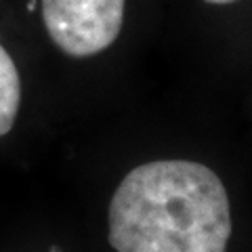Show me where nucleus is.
<instances>
[{"instance_id": "1", "label": "nucleus", "mask_w": 252, "mask_h": 252, "mask_svg": "<svg viewBox=\"0 0 252 252\" xmlns=\"http://www.w3.org/2000/svg\"><path fill=\"white\" fill-rule=\"evenodd\" d=\"M229 195L215 170L189 160L132 168L109 204L116 252H227Z\"/></svg>"}, {"instance_id": "4", "label": "nucleus", "mask_w": 252, "mask_h": 252, "mask_svg": "<svg viewBox=\"0 0 252 252\" xmlns=\"http://www.w3.org/2000/svg\"><path fill=\"white\" fill-rule=\"evenodd\" d=\"M204 2H208V4H231V2H235V0H204Z\"/></svg>"}, {"instance_id": "3", "label": "nucleus", "mask_w": 252, "mask_h": 252, "mask_svg": "<svg viewBox=\"0 0 252 252\" xmlns=\"http://www.w3.org/2000/svg\"><path fill=\"white\" fill-rule=\"evenodd\" d=\"M21 105V78L9 51L0 44V137L13 128Z\"/></svg>"}, {"instance_id": "2", "label": "nucleus", "mask_w": 252, "mask_h": 252, "mask_svg": "<svg viewBox=\"0 0 252 252\" xmlns=\"http://www.w3.org/2000/svg\"><path fill=\"white\" fill-rule=\"evenodd\" d=\"M49 38L74 59L109 49L120 36L126 0H40Z\"/></svg>"}]
</instances>
